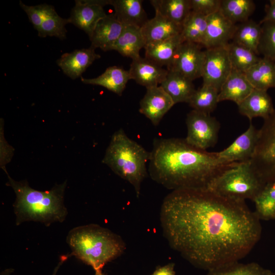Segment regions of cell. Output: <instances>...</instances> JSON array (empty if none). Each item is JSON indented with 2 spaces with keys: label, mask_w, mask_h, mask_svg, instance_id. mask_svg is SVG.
I'll return each instance as SVG.
<instances>
[{
  "label": "cell",
  "mask_w": 275,
  "mask_h": 275,
  "mask_svg": "<svg viewBox=\"0 0 275 275\" xmlns=\"http://www.w3.org/2000/svg\"><path fill=\"white\" fill-rule=\"evenodd\" d=\"M160 221L171 248L207 271L245 257L262 231L260 220L245 201L207 188L173 190L163 200Z\"/></svg>",
  "instance_id": "6da1fadb"
},
{
  "label": "cell",
  "mask_w": 275,
  "mask_h": 275,
  "mask_svg": "<svg viewBox=\"0 0 275 275\" xmlns=\"http://www.w3.org/2000/svg\"><path fill=\"white\" fill-rule=\"evenodd\" d=\"M152 179L173 190L207 188L210 183L238 162L221 158L218 152L195 147L185 139H156L150 152Z\"/></svg>",
  "instance_id": "7a4b0ae2"
},
{
  "label": "cell",
  "mask_w": 275,
  "mask_h": 275,
  "mask_svg": "<svg viewBox=\"0 0 275 275\" xmlns=\"http://www.w3.org/2000/svg\"><path fill=\"white\" fill-rule=\"evenodd\" d=\"M8 176V185L13 189L16 197L13 207L17 225L33 221L49 226L65 219L68 214L64 203L66 182L50 190L40 191L31 187L27 182L16 181Z\"/></svg>",
  "instance_id": "3957f363"
},
{
  "label": "cell",
  "mask_w": 275,
  "mask_h": 275,
  "mask_svg": "<svg viewBox=\"0 0 275 275\" xmlns=\"http://www.w3.org/2000/svg\"><path fill=\"white\" fill-rule=\"evenodd\" d=\"M67 242L73 256L95 271L102 270L108 262L120 256L125 244L119 235L96 224L74 228L68 233Z\"/></svg>",
  "instance_id": "277c9868"
},
{
  "label": "cell",
  "mask_w": 275,
  "mask_h": 275,
  "mask_svg": "<svg viewBox=\"0 0 275 275\" xmlns=\"http://www.w3.org/2000/svg\"><path fill=\"white\" fill-rule=\"evenodd\" d=\"M149 158L150 152L120 128L113 134L102 162L129 182L138 197L141 183L147 175L146 163Z\"/></svg>",
  "instance_id": "5b68a950"
},
{
  "label": "cell",
  "mask_w": 275,
  "mask_h": 275,
  "mask_svg": "<svg viewBox=\"0 0 275 275\" xmlns=\"http://www.w3.org/2000/svg\"><path fill=\"white\" fill-rule=\"evenodd\" d=\"M253 168L251 160L238 162L214 179L207 189L226 198L253 201L265 185Z\"/></svg>",
  "instance_id": "8992f818"
},
{
  "label": "cell",
  "mask_w": 275,
  "mask_h": 275,
  "mask_svg": "<svg viewBox=\"0 0 275 275\" xmlns=\"http://www.w3.org/2000/svg\"><path fill=\"white\" fill-rule=\"evenodd\" d=\"M251 162L255 171L266 184L275 182V110L264 119Z\"/></svg>",
  "instance_id": "52a82bcc"
},
{
  "label": "cell",
  "mask_w": 275,
  "mask_h": 275,
  "mask_svg": "<svg viewBox=\"0 0 275 275\" xmlns=\"http://www.w3.org/2000/svg\"><path fill=\"white\" fill-rule=\"evenodd\" d=\"M185 141L190 145L206 150L214 146L220 128L218 121L210 114L193 109L186 116Z\"/></svg>",
  "instance_id": "ba28073f"
},
{
  "label": "cell",
  "mask_w": 275,
  "mask_h": 275,
  "mask_svg": "<svg viewBox=\"0 0 275 275\" xmlns=\"http://www.w3.org/2000/svg\"><path fill=\"white\" fill-rule=\"evenodd\" d=\"M232 69L226 47L205 50L201 75L203 84L211 86L219 92Z\"/></svg>",
  "instance_id": "9c48e42d"
},
{
  "label": "cell",
  "mask_w": 275,
  "mask_h": 275,
  "mask_svg": "<svg viewBox=\"0 0 275 275\" xmlns=\"http://www.w3.org/2000/svg\"><path fill=\"white\" fill-rule=\"evenodd\" d=\"M110 0H76L68 18L70 23L91 37L98 22L107 14L103 7Z\"/></svg>",
  "instance_id": "30bf717a"
},
{
  "label": "cell",
  "mask_w": 275,
  "mask_h": 275,
  "mask_svg": "<svg viewBox=\"0 0 275 275\" xmlns=\"http://www.w3.org/2000/svg\"><path fill=\"white\" fill-rule=\"evenodd\" d=\"M201 46L196 43L183 42L168 70L177 71L193 81L201 77L205 50L201 49Z\"/></svg>",
  "instance_id": "8fae6325"
},
{
  "label": "cell",
  "mask_w": 275,
  "mask_h": 275,
  "mask_svg": "<svg viewBox=\"0 0 275 275\" xmlns=\"http://www.w3.org/2000/svg\"><path fill=\"white\" fill-rule=\"evenodd\" d=\"M174 105L170 96L160 86H157L147 89L140 101L139 111L157 126Z\"/></svg>",
  "instance_id": "7c38bea8"
},
{
  "label": "cell",
  "mask_w": 275,
  "mask_h": 275,
  "mask_svg": "<svg viewBox=\"0 0 275 275\" xmlns=\"http://www.w3.org/2000/svg\"><path fill=\"white\" fill-rule=\"evenodd\" d=\"M236 28L218 11L207 17V27L202 46L206 49L226 47L232 41Z\"/></svg>",
  "instance_id": "4fadbf2b"
},
{
  "label": "cell",
  "mask_w": 275,
  "mask_h": 275,
  "mask_svg": "<svg viewBox=\"0 0 275 275\" xmlns=\"http://www.w3.org/2000/svg\"><path fill=\"white\" fill-rule=\"evenodd\" d=\"M259 137V129L251 123L248 128L228 147L218 152L219 157L230 162H243L252 159Z\"/></svg>",
  "instance_id": "5bb4252c"
},
{
  "label": "cell",
  "mask_w": 275,
  "mask_h": 275,
  "mask_svg": "<svg viewBox=\"0 0 275 275\" xmlns=\"http://www.w3.org/2000/svg\"><path fill=\"white\" fill-rule=\"evenodd\" d=\"M128 71L130 79L134 80L146 89L160 85L168 72L167 69L141 57L132 60Z\"/></svg>",
  "instance_id": "9a60e30c"
},
{
  "label": "cell",
  "mask_w": 275,
  "mask_h": 275,
  "mask_svg": "<svg viewBox=\"0 0 275 275\" xmlns=\"http://www.w3.org/2000/svg\"><path fill=\"white\" fill-rule=\"evenodd\" d=\"M100 57L95 52V49L90 47L65 53L57 60V63L67 76L75 79L81 76L93 62Z\"/></svg>",
  "instance_id": "2e32d148"
},
{
  "label": "cell",
  "mask_w": 275,
  "mask_h": 275,
  "mask_svg": "<svg viewBox=\"0 0 275 275\" xmlns=\"http://www.w3.org/2000/svg\"><path fill=\"white\" fill-rule=\"evenodd\" d=\"M123 25L114 14L106 15L97 24L90 40L91 47L100 48L104 51L113 50L120 36Z\"/></svg>",
  "instance_id": "e0dca14e"
},
{
  "label": "cell",
  "mask_w": 275,
  "mask_h": 275,
  "mask_svg": "<svg viewBox=\"0 0 275 275\" xmlns=\"http://www.w3.org/2000/svg\"><path fill=\"white\" fill-rule=\"evenodd\" d=\"M183 43L179 34L166 40L146 44L144 47L145 58L161 67L167 66L168 69Z\"/></svg>",
  "instance_id": "ac0fdd59"
},
{
  "label": "cell",
  "mask_w": 275,
  "mask_h": 275,
  "mask_svg": "<svg viewBox=\"0 0 275 275\" xmlns=\"http://www.w3.org/2000/svg\"><path fill=\"white\" fill-rule=\"evenodd\" d=\"M267 91L255 89L238 105L239 113L252 120L261 117L265 119L275 109Z\"/></svg>",
  "instance_id": "d6986e66"
},
{
  "label": "cell",
  "mask_w": 275,
  "mask_h": 275,
  "mask_svg": "<svg viewBox=\"0 0 275 275\" xmlns=\"http://www.w3.org/2000/svg\"><path fill=\"white\" fill-rule=\"evenodd\" d=\"M244 73L232 69L218 93V101L230 100L238 105L253 91Z\"/></svg>",
  "instance_id": "ffe728a7"
},
{
  "label": "cell",
  "mask_w": 275,
  "mask_h": 275,
  "mask_svg": "<svg viewBox=\"0 0 275 275\" xmlns=\"http://www.w3.org/2000/svg\"><path fill=\"white\" fill-rule=\"evenodd\" d=\"M142 0H110L115 16L123 25L141 28L148 20Z\"/></svg>",
  "instance_id": "44dd1931"
},
{
  "label": "cell",
  "mask_w": 275,
  "mask_h": 275,
  "mask_svg": "<svg viewBox=\"0 0 275 275\" xmlns=\"http://www.w3.org/2000/svg\"><path fill=\"white\" fill-rule=\"evenodd\" d=\"M145 43L166 40L181 34L182 25L155 12V16L141 28Z\"/></svg>",
  "instance_id": "7402d4cb"
},
{
  "label": "cell",
  "mask_w": 275,
  "mask_h": 275,
  "mask_svg": "<svg viewBox=\"0 0 275 275\" xmlns=\"http://www.w3.org/2000/svg\"><path fill=\"white\" fill-rule=\"evenodd\" d=\"M168 72L160 86L170 96L175 104L188 103L196 91L193 80L180 73L168 70Z\"/></svg>",
  "instance_id": "603a6c76"
},
{
  "label": "cell",
  "mask_w": 275,
  "mask_h": 275,
  "mask_svg": "<svg viewBox=\"0 0 275 275\" xmlns=\"http://www.w3.org/2000/svg\"><path fill=\"white\" fill-rule=\"evenodd\" d=\"M130 79L129 71L116 66L108 67L102 74L97 77H81V81L84 84L102 86L119 96L122 95L128 81Z\"/></svg>",
  "instance_id": "cb8c5ba5"
},
{
  "label": "cell",
  "mask_w": 275,
  "mask_h": 275,
  "mask_svg": "<svg viewBox=\"0 0 275 275\" xmlns=\"http://www.w3.org/2000/svg\"><path fill=\"white\" fill-rule=\"evenodd\" d=\"M145 41L141 28L131 25L123 26L122 33L115 43L113 50L124 57L134 60L140 57V51L144 48Z\"/></svg>",
  "instance_id": "d4e9b609"
},
{
  "label": "cell",
  "mask_w": 275,
  "mask_h": 275,
  "mask_svg": "<svg viewBox=\"0 0 275 275\" xmlns=\"http://www.w3.org/2000/svg\"><path fill=\"white\" fill-rule=\"evenodd\" d=\"M254 88L266 90L275 88V62L263 57L244 73Z\"/></svg>",
  "instance_id": "484cf974"
},
{
  "label": "cell",
  "mask_w": 275,
  "mask_h": 275,
  "mask_svg": "<svg viewBox=\"0 0 275 275\" xmlns=\"http://www.w3.org/2000/svg\"><path fill=\"white\" fill-rule=\"evenodd\" d=\"M155 12L182 25L191 11L190 0H151Z\"/></svg>",
  "instance_id": "4316f807"
},
{
  "label": "cell",
  "mask_w": 275,
  "mask_h": 275,
  "mask_svg": "<svg viewBox=\"0 0 275 275\" xmlns=\"http://www.w3.org/2000/svg\"><path fill=\"white\" fill-rule=\"evenodd\" d=\"M261 34V24L248 19L236 24L232 41L251 50L258 55V48Z\"/></svg>",
  "instance_id": "83f0119b"
},
{
  "label": "cell",
  "mask_w": 275,
  "mask_h": 275,
  "mask_svg": "<svg viewBox=\"0 0 275 275\" xmlns=\"http://www.w3.org/2000/svg\"><path fill=\"white\" fill-rule=\"evenodd\" d=\"M255 8L252 0H221L219 11L226 18L236 24L248 20Z\"/></svg>",
  "instance_id": "f1b7e54d"
},
{
  "label": "cell",
  "mask_w": 275,
  "mask_h": 275,
  "mask_svg": "<svg viewBox=\"0 0 275 275\" xmlns=\"http://www.w3.org/2000/svg\"><path fill=\"white\" fill-rule=\"evenodd\" d=\"M207 27V17L191 11L182 26L180 34L183 42L202 46Z\"/></svg>",
  "instance_id": "f546056e"
},
{
  "label": "cell",
  "mask_w": 275,
  "mask_h": 275,
  "mask_svg": "<svg viewBox=\"0 0 275 275\" xmlns=\"http://www.w3.org/2000/svg\"><path fill=\"white\" fill-rule=\"evenodd\" d=\"M232 69L245 73L261 59L251 50L231 41L226 47Z\"/></svg>",
  "instance_id": "4dcf8cb0"
},
{
  "label": "cell",
  "mask_w": 275,
  "mask_h": 275,
  "mask_svg": "<svg viewBox=\"0 0 275 275\" xmlns=\"http://www.w3.org/2000/svg\"><path fill=\"white\" fill-rule=\"evenodd\" d=\"M253 201L260 220L275 219V182L266 183Z\"/></svg>",
  "instance_id": "1f68e13d"
},
{
  "label": "cell",
  "mask_w": 275,
  "mask_h": 275,
  "mask_svg": "<svg viewBox=\"0 0 275 275\" xmlns=\"http://www.w3.org/2000/svg\"><path fill=\"white\" fill-rule=\"evenodd\" d=\"M219 91L213 87L203 84L195 92L187 103L193 109L210 114L216 108Z\"/></svg>",
  "instance_id": "d6a6232c"
},
{
  "label": "cell",
  "mask_w": 275,
  "mask_h": 275,
  "mask_svg": "<svg viewBox=\"0 0 275 275\" xmlns=\"http://www.w3.org/2000/svg\"><path fill=\"white\" fill-rule=\"evenodd\" d=\"M269 269L255 262L231 263L208 270L206 275H273Z\"/></svg>",
  "instance_id": "836d02e7"
},
{
  "label": "cell",
  "mask_w": 275,
  "mask_h": 275,
  "mask_svg": "<svg viewBox=\"0 0 275 275\" xmlns=\"http://www.w3.org/2000/svg\"><path fill=\"white\" fill-rule=\"evenodd\" d=\"M260 24L261 34L258 48L259 54L275 62V21H266Z\"/></svg>",
  "instance_id": "e575fe53"
},
{
  "label": "cell",
  "mask_w": 275,
  "mask_h": 275,
  "mask_svg": "<svg viewBox=\"0 0 275 275\" xmlns=\"http://www.w3.org/2000/svg\"><path fill=\"white\" fill-rule=\"evenodd\" d=\"M70 23L68 18H63L57 13L45 19L37 30L39 37H56L61 40L66 37L67 30L65 26Z\"/></svg>",
  "instance_id": "d590c367"
},
{
  "label": "cell",
  "mask_w": 275,
  "mask_h": 275,
  "mask_svg": "<svg viewBox=\"0 0 275 275\" xmlns=\"http://www.w3.org/2000/svg\"><path fill=\"white\" fill-rule=\"evenodd\" d=\"M19 6L26 13L30 21L37 31L45 19L57 13L52 6L46 4L28 6L20 1Z\"/></svg>",
  "instance_id": "8d00e7d4"
},
{
  "label": "cell",
  "mask_w": 275,
  "mask_h": 275,
  "mask_svg": "<svg viewBox=\"0 0 275 275\" xmlns=\"http://www.w3.org/2000/svg\"><path fill=\"white\" fill-rule=\"evenodd\" d=\"M191 11L206 17L219 11L221 0H190Z\"/></svg>",
  "instance_id": "74e56055"
},
{
  "label": "cell",
  "mask_w": 275,
  "mask_h": 275,
  "mask_svg": "<svg viewBox=\"0 0 275 275\" xmlns=\"http://www.w3.org/2000/svg\"><path fill=\"white\" fill-rule=\"evenodd\" d=\"M265 15L260 23L266 21H275V0L269 1V4L265 6Z\"/></svg>",
  "instance_id": "f35d334b"
},
{
  "label": "cell",
  "mask_w": 275,
  "mask_h": 275,
  "mask_svg": "<svg viewBox=\"0 0 275 275\" xmlns=\"http://www.w3.org/2000/svg\"><path fill=\"white\" fill-rule=\"evenodd\" d=\"M174 266V263H170L162 266H158L150 275H175Z\"/></svg>",
  "instance_id": "ab89813d"
},
{
  "label": "cell",
  "mask_w": 275,
  "mask_h": 275,
  "mask_svg": "<svg viewBox=\"0 0 275 275\" xmlns=\"http://www.w3.org/2000/svg\"><path fill=\"white\" fill-rule=\"evenodd\" d=\"M70 256V255H63L60 258V261L57 265L54 268L51 275H57V273L60 268L61 266L67 260L68 258Z\"/></svg>",
  "instance_id": "60d3db41"
},
{
  "label": "cell",
  "mask_w": 275,
  "mask_h": 275,
  "mask_svg": "<svg viewBox=\"0 0 275 275\" xmlns=\"http://www.w3.org/2000/svg\"><path fill=\"white\" fill-rule=\"evenodd\" d=\"M14 271V269L12 268H7L1 272L0 275H10Z\"/></svg>",
  "instance_id": "b9f144b4"
},
{
  "label": "cell",
  "mask_w": 275,
  "mask_h": 275,
  "mask_svg": "<svg viewBox=\"0 0 275 275\" xmlns=\"http://www.w3.org/2000/svg\"><path fill=\"white\" fill-rule=\"evenodd\" d=\"M95 272L94 275H105L102 270L96 271Z\"/></svg>",
  "instance_id": "7bdbcfd3"
}]
</instances>
